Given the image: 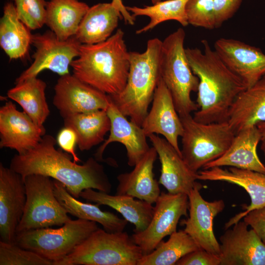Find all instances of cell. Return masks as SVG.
Instances as JSON below:
<instances>
[{"instance_id":"6da1fadb","label":"cell","mask_w":265,"mask_h":265,"mask_svg":"<svg viewBox=\"0 0 265 265\" xmlns=\"http://www.w3.org/2000/svg\"><path fill=\"white\" fill-rule=\"evenodd\" d=\"M56 140L44 135L34 147L12 158L10 168L24 179L32 174L41 175L63 184L67 191L79 198L84 189L92 188L109 193L111 184L104 166L90 157L82 165L72 160V156L55 147Z\"/></svg>"},{"instance_id":"7a4b0ae2","label":"cell","mask_w":265,"mask_h":265,"mask_svg":"<svg viewBox=\"0 0 265 265\" xmlns=\"http://www.w3.org/2000/svg\"><path fill=\"white\" fill-rule=\"evenodd\" d=\"M204 51L185 49L193 73L199 79L193 118L205 124L227 121L237 96L247 88L242 80L224 63L208 41H201Z\"/></svg>"},{"instance_id":"3957f363","label":"cell","mask_w":265,"mask_h":265,"mask_svg":"<svg viewBox=\"0 0 265 265\" xmlns=\"http://www.w3.org/2000/svg\"><path fill=\"white\" fill-rule=\"evenodd\" d=\"M124 37L119 28L104 42L81 44L79 56L71 64L73 75L110 96L121 92L130 68V52Z\"/></svg>"},{"instance_id":"277c9868","label":"cell","mask_w":265,"mask_h":265,"mask_svg":"<svg viewBox=\"0 0 265 265\" xmlns=\"http://www.w3.org/2000/svg\"><path fill=\"white\" fill-rule=\"evenodd\" d=\"M162 41L149 40L143 53L130 52L126 84L119 93L110 96L119 110L130 121L141 127L161 78Z\"/></svg>"},{"instance_id":"5b68a950","label":"cell","mask_w":265,"mask_h":265,"mask_svg":"<svg viewBox=\"0 0 265 265\" xmlns=\"http://www.w3.org/2000/svg\"><path fill=\"white\" fill-rule=\"evenodd\" d=\"M186 33L180 27L162 41L160 59L161 78L172 96L180 116L191 114L198 106L191 98L197 92L198 78L190 67L184 48Z\"/></svg>"},{"instance_id":"8992f818","label":"cell","mask_w":265,"mask_h":265,"mask_svg":"<svg viewBox=\"0 0 265 265\" xmlns=\"http://www.w3.org/2000/svg\"><path fill=\"white\" fill-rule=\"evenodd\" d=\"M143 256L127 232L99 228L54 265H137Z\"/></svg>"},{"instance_id":"52a82bcc","label":"cell","mask_w":265,"mask_h":265,"mask_svg":"<svg viewBox=\"0 0 265 265\" xmlns=\"http://www.w3.org/2000/svg\"><path fill=\"white\" fill-rule=\"evenodd\" d=\"M184 129L182 156L194 172L222 156L229 148L235 133L228 121L202 123L191 114L180 116Z\"/></svg>"},{"instance_id":"ba28073f","label":"cell","mask_w":265,"mask_h":265,"mask_svg":"<svg viewBox=\"0 0 265 265\" xmlns=\"http://www.w3.org/2000/svg\"><path fill=\"white\" fill-rule=\"evenodd\" d=\"M99 228L96 222L71 219L57 229L49 227L18 233L14 243L52 261L54 265Z\"/></svg>"},{"instance_id":"9c48e42d","label":"cell","mask_w":265,"mask_h":265,"mask_svg":"<svg viewBox=\"0 0 265 265\" xmlns=\"http://www.w3.org/2000/svg\"><path fill=\"white\" fill-rule=\"evenodd\" d=\"M24 181L26 202L16 234L32 229L62 226L71 219L55 197L51 178L32 174Z\"/></svg>"},{"instance_id":"30bf717a","label":"cell","mask_w":265,"mask_h":265,"mask_svg":"<svg viewBox=\"0 0 265 265\" xmlns=\"http://www.w3.org/2000/svg\"><path fill=\"white\" fill-rule=\"evenodd\" d=\"M31 44L35 48L32 56L34 60L16 79L15 84L37 77L45 70L60 76L70 74L69 67L75 58L79 56L81 44L75 36L61 40L50 30L42 34H33Z\"/></svg>"},{"instance_id":"8fae6325","label":"cell","mask_w":265,"mask_h":265,"mask_svg":"<svg viewBox=\"0 0 265 265\" xmlns=\"http://www.w3.org/2000/svg\"><path fill=\"white\" fill-rule=\"evenodd\" d=\"M155 203L153 215L147 227L131 236L133 242L140 247L143 255L151 253L164 238L177 231L180 218L187 216L189 201L186 194L161 192Z\"/></svg>"},{"instance_id":"7c38bea8","label":"cell","mask_w":265,"mask_h":265,"mask_svg":"<svg viewBox=\"0 0 265 265\" xmlns=\"http://www.w3.org/2000/svg\"><path fill=\"white\" fill-rule=\"evenodd\" d=\"M53 103L64 118L98 110H106L110 97L70 74L60 76L54 86Z\"/></svg>"},{"instance_id":"4fadbf2b","label":"cell","mask_w":265,"mask_h":265,"mask_svg":"<svg viewBox=\"0 0 265 265\" xmlns=\"http://www.w3.org/2000/svg\"><path fill=\"white\" fill-rule=\"evenodd\" d=\"M202 185L197 183L188 195L189 216L181 224L198 247L219 256L220 243L213 233V221L225 208L223 200L207 201L201 196Z\"/></svg>"},{"instance_id":"5bb4252c","label":"cell","mask_w":265,"mask_h":265,"mask_svg":"<svg viewBox=\"0 0 265 265\" xmlns=\"http://www.w3.org/2000/svg\"><path fill=\"white\" fill-rule=\"evenodd\" d=\"M220 237V265H265V243L239 221Z\"/></svg>"},{"instance_id":"9a60e30c","label":"cell","mask_w":265,"mask_h":265,"mask_svg":"<svg viewBox=\"0 0 265 265\" xmlns=\"http://www.w3.org/2000/svg\"><path fill=\"white\" fill-rule=\"evenodd\" d=\"M26 202V187L22 176L0 163V240L15 242L17 227L23 216Z\"/></svg>"},{"instance_id":"2e32d148","label":"cell","mask_w":265,"mask_h":265,"mask_svg":"<svg viewBox=\"0 0 265 265\" xmlns=\"http://www.w3.org/2000/svg\"><path fill=\"white\" fill-rule=\"evenodd\" d=\"M214 50L247 88L265 75V54L260 49L238 40L220 38L215 41Z\"/></svg>"},{"instance_id":"e0dca14e","label":"cell","mask_w":265,"mask_h":265,"mask_svg":"<svg viewBox=\"0 0 265 265\" xmlns=\"http://www.w3.org/2000/svg\"><path fill=\"white\" fill-rule=\"evenodd\" d=\"M46 134L44 126L36 124L11 101L0 108V148L15 150L23 154L34 147Z\"/></svg>"},{"instance_id":"ac0fdd59","label":"cell","mask_w":265,"mask_h":265,"mask_svg":"<svg viewBox=\"0 0 265 265\" xmlns=\"http://www.w3.org/2000/svg\"><path fill=\"white\" fill-rule=\"evenodd\" d=\"M148 137L159 134L182 156L178 138L183 134V126L172 96L160 78L154 93L152 106L141 126Z\"/></svg>"},{"instance_id":"d6986e66","label":"cell","mask_w":265,"mask_h":265,"mask_svg":"<svg viewBox=\"0 0 265 265\" xmlns=\"http://www.w3.org/2000/svg\"><path fill=\"white\" fill-rule=\"evenodd\" d=\"M106 112L111 122L110 134L107 139L105 140L99 147L94 154V158L98 161H104L103 155L106 147L112 142H117L126 148L128 164L130 166H134L150 148L147 142V136L141 127L127 119L111 98Z\"/></svg>"},{"instance_id":"ffe728a7","label":"cell","mask_w":265,"mask_h":265,"mask_svg":"<svg viewBox=\"0 0 265 265\" xmlns=\"http://www.w3.org/2000/svg\"><path fill=\"white\" fill-rule=\"evenodd\" d=\"M197 180L223 181L243 187L248 193L251 203L225 223L227 229L240 221L249 212L265 206V174L250 170L231 167L228 169L213 167L197 173Z\"/></svg>"},{"instance_id":"44dd1931","label":"cell","mask_w":265,"mask_h":265,"mask_svg":"<svg viewBox=\"0 0 265 265\" xmlns=\"http://www.w3.org/2000/svg\"><path fill=\"white\" fill-rule=\"evenodd\" d=\"M148 137L156 150L161 164L159 184L169 193L188 195L197 183V173L188 167L182 156L165 138L156 134Z\"/></svg>"},{"instance_id":"7402d4cb","label":"cell","mask_w":265,"mask_h":265,"mask_svg":"<svg viewBox=\"0 0 265 265\" xmlns=\"http://www.w3.org/2000/svg\"><path fill=\"white\" fill-rule=\"evenodd\" d=\"M158 154L154 147L150 148L133 169L117 177L118 185L116 194L129 195L155 203L160 194L159 181L154 178V164Z\"/></svg>"},{"instance_id":"603a6c76","label":"cell","mask_w":265,"mask_h":265,"mask_svg":"<svg viewBox=\"0 0 265 265\" xmlns=\"http://www.w3.org/2000/svg\"><path fill=\"white\" fill-rule=\"evenodd\" d=\"M260 134L256 126L243 130L235 134L226 152L206 165L203 169L229 166L265 174V165L259 159L257 148Z\"/></svg>"},{"instance_id":"cb8c5ba5","label":"cell","mask_w":265,"mask_h":265,"mask_svg":"<svg viewBox=\"0 0 265 265\" xmlns=\"http://www.w3.org/2000/svg\"><path fill=\"white\" fill-rule=\"evenodd\" d=\"M227 121L235 134L265 121V75L237 96Z\"/></svg>"},{"instance_id":"d4e9b609","label":"cell","mask_w":265,"mask_h":265,"mask_svg":"<svg viewBox=\"0 0 265 265\" xmlns=\"http://www.w3.org/2000/svg\"><path fill=\"white\" fill-rule=\"evenodd\" d=\"M80 197L99 205H106L121 214L128 222L134 225V233L144 230L149 224L154 213V207L146 201L135 199L125 195H110L92 188L83 190Z\"/></svg>"},{"instance_id":"484cf974","label":"cell","mask_w":265,"mask_h":265,"mask_svg":"<svg viewBox=\"0 0 265 265\" xmlns=\"http://www.w3.org/2000/svg\"><path fill=\"white\" fill-rule=\"evenodd\" d=\"M123 17L111 2L99 3L90 7L75 35L81 44H95L106 40Z\"/></svg>"},{"instance_id":"4316f807","label":"cell","mask_w":265,"mask_h":265,"mask_svg":"<svg viewBox=\"0 0 265 265\" xmlns=\"http://www.w3.org/2000/svg\"><path fill=\"white\" fill-rule=\"evenodd\" d=\"M54 192L58 201L67 213L77 218L94 221L110 233L124 231L128 221L113 213L103 211L99 205L83 203L77 199L60 182L53 180Z\"/></svg>"},{"instance_id":"83f0119b","label":"cell","mask_w":265,"mask_h":265,"mask_svg":"<svg viewBox=\"0 0 265 265\" xmlns=\"http://www.w3.org/2000/svg\"><path fill=\"white\" fill-rule=\"evenodd\" d=\"M32 35L19 19L13 2H7L0 20V46L11 60L26 57Z\"/></svg>"},{"instance_id":"f1b7e54d","label":"cell","mask_w":265,"mask_h":265,"mask_svg":"<svg viewBox=\"0 0 265 265\" xmlns=\"http://www.w3.org/2000/svg\"><path fill=\"white\" fill-rule=\"evenodd\" d=\"M79 0H50L47 2L45 24L61 40L74 36L89 8Z\"/></svg>"},{"instance_id":"f546056e","label":"cell","mask_w":265,"mask_h":265,"mask_svg":"<svg viewBox=\"0 0 265 265\" xmlns=\"http://www.w3.org/2000/svg\"><path fill=\"white\" fill-rule=\"evenodd\" d=\"M64 127L73 129L77 134L80 150L87 151L105 141L110 131L111 122L106 110L78 113L63 118Z\"/></svg>"},{"instance_id":"4dcf8cb0","label":"cell","mask_w":265,"mask_h":265,"mask_svg":"<svg viewBox=\"0 0 265 265\" xmlns=\"http://www.w3.org/2000/svg\"><path fill=\"white\" fill-rule=\"evenodd\" d=\"M15 84L7 91V97L19 104L36 124L43 126L50 113L46 82L35 77Z\"/></svg>"},{"instance_id":"1f68e13d","label":"cell","mask_w":265,"mask_h":265,"mask_svg":"<svg viewBox=\"0 0 265 265\" xmlns=\"http://www.w3.org/2000/svg\"><path fill=\"white\" fill-rule=\"evenodd\" d=\"M199 249L188 234L179 230L170 235L167 241L162 240L151 253L143 255L137 265H176L183 257Z\"/></svg>"},{"instance_id":"d6a6232c","label":"cell","mask_w":265,"mask_h":265,"mask_svg":"<svg viewBox=\"0 0 265 265\" xmlns=\"http://www.w3.org/2000/svg\"><path fill=\"white\" fill-rule=\"evenodd\" d=\"M188 0H165L144 7L126 6L133 17L146 16L150 18L149 23L136 31L137 34L146 32L159 24L169 20L179 22L183 26L188 24L186 14V5Z\"/></svg>"},{"instance_id":"836d02e7","label":"cell","mask_w":265,"mask_h":265,"mask_svg":"<svg viewBox=\"0 0 265 265\" xmlns=\"http://www.w3.org/2000/svg\"><path fill=\"white\" fill-rule=\"evenodd\" d=\"M0 265H53V263L14 242L0 240Z\"/></svg>"},{"instance_id":"e575fe53","label":"cell","mask_w":265,"mask_h":265,"mask_svg":"<svg viewBox=\"0 0 265 265\" xmlns=\"http://www.w3.org/2000/svg\"><path fill=\"white\" fill-rule=\"evenodd\" d=\"M19 19L30 30L45 24L47 2L45 0H12Z\"/></svg>"},{"instance_id":"d590c367","label":"cell","mask_w":265,"mask_h":265,"mask_svg":"<svg viewBox=\"0 0 265 265\" xmlns=\"http://www.w3.org/2000/svg\"><path fill=\"white\" fill-rule=\"evenodd\" d=\"M186 14L188 24L210 30L215 28L213 0H188Z\"/></svg>"},{"instance_id":"8d00e7d4","label":"cell","mask_w":265,"mask_h":265,"mask_svg":"<svg viewBox=\"0 0 265 265\" xmlns=\"http://www.w3.org/2000/svg\"><path fill=\"white\" fill-rule=\"evenodd\" d=\"M243 0H213L215 28L232 18L239 9Z\"/></svg>"},{"instance_id":"74e56055","label":"cell","mask_w":265,"mask_h":265,"mask_svg":"<svg viewBox=\"0 0 265 265\" xmlns=\"http://www.w3.org/2000/svg\"><path fill=\"white\" fill-rule=\"evenodd\" d=\"M176 265H220V260L218 256L200 248L183 257Z\"/></svg>"},{"instance_id":"f35d334b","label":"cell","mask_w":265,"mask_h":265,"mask_svg":"<svg viewBox=\"0 0 265 265\" xmlns=\"http://www.w3.org/2000/svg\"><path fill=\"white\" fill-rule=\"evenodd\" d=\"M56 140L59 147L72 156L74 162L81 161L75 151L76 146L78 145V137L73 129L64 127L58 132Z\"/></svg>"},{"instance_id":"ab89813d","label":"cell","mask_w":265,"mask_h":265,"mask_svg":"<svg viewBox=\"0 0 265 265\" xmlns=\"http://www.w3.org/2000/svg\"><path fill=\"white\" fill-rule=\"evenodd\" d=\"M243 218L265 243V206L250 211Z\"/></svg>"},{"instance_id":"60d3db41","label":"cell","mask_w":265,"mask_h":265,"mask_svg":"<svg viewBox=\"0 0 265 265\" xmlns=\"http://www.w3.org/2000/svg\"><path fill=\"white\" fill-rule=\"evenodd\" d=\"M111 2L118 9L126 23L132 26L134 24L135 18L128 11L122 0H112Z\"/></svg>"},{"instance_id":"b9f144b4","label":"cell","mask_w":265,"mask_h":265,"mask_svg":"<svg viewBox=\"0 0 265 265\" xmlns=\"http://www.w3.org/2000/svg\"><path fill=\"white\" fill-rule=\"evenodd\" d=\"M256 126L259 131L260 139V148L265 157V121L258 123Z\"/></svg>"},{"instance_id":"7bdbcfd3","label":"cell","mask_w":265,"mask_h":265,"mask_svg":"<svg viewBox=\"0 0 265 265\" xmlns=\"http://www.w3.org/2000/svg\"><path fill=\"white\" fill-rule=\"evenodd\" d=\"M153 4H156L160 1H161V0H151Z\"/></svg>"}]
</instances>
